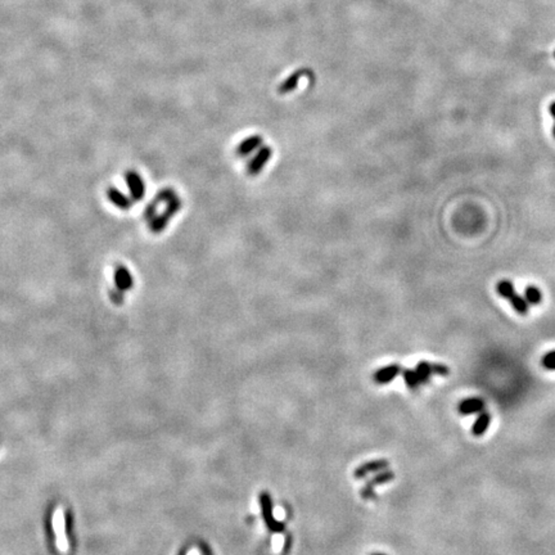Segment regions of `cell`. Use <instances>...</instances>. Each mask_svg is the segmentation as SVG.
Masks as SVG:
<instances>
[{
    "label": "cell",
    "mask_w": 555,
    "mask_h": 555,
    "mask_svg": "<svg viewBox=\"0 0 555 555\" xmlns=\"http://www.w3.org/2000/svg\"><path fill=\"white\" fill-rule=\"evenodd\" d=\"M402 376H403V381H405V383H406V386L410 388V390H416L418 386L420 385V383H419L418 377H416L415 370L405 369L402 372Z\"/></svg>",
    "instance_id": "5bb4252c"
},
{
    "label": "cell",
    "mask_w": 555,
    "mask_h": 555,
    "mask_svg": "<svg viewBox=\"0 0 555 555\" xmlns=\"http://www.w3.org/2000/svg\"><path fill=\"white\" fill-rule=\"evenodd\" d=\"M491 424V414L487 411L479 412V415L477 416L476 422L472 425V434L475 437H481L487 432L488 427Z\"/></svg>",
    "instance_id": "ba28073f"
},
{
    "label": "cell",
    "mask_w": 555,
    "mask_h": 555,
    "mask_svg": "<svg viewBox=\"0 0 555 555\" xmlns=\"http://www.w3.org/2000/svg\"><path fill=\"white\" fill-rule=\"evenodd\" d=\"M541 365H543L544 369L549 370V372H555V350L546 352L541 357Z\"/></svg>",
    "instance_id": "9a60e30c"
},
{
    "label": "cell",
    "mask_w": 555,
    "mask_h": 555,
    "mask_svg": "<svg viewBox=\"0 0 555 555\" xmlns=\"http://www.w3.org/2000/svg\"><path fill=\"white\" fill-rule=\"evenodd\" d=\"M554 56H555V54H554Z\"/></svg>",
    "instance_id": "44dd1931"
},
{
    "label": "cell",
    "mask_w": 555,
    "mask_h": 555,
    "mask_svg": "<svg viewBox=\"0 0 555 555\" xmlns=\"http://www.w3.org/2000/svg\"><path fill=\"white\" fill-rule=\"evenodd\" d=\"M509 302H510L513 310H514L515 313L521 314V315H526V314L528 313L530 304H528L527 300L524 298V296L518 295V293H514L512 297L509 298Z\"/></svg>",
    "instance_id": "9c48e42d"
},
{
    "label": "cell",
    "mask_w": 555,
    "mask_h": 555,
    "mask_svg": "<svg viewBox=\"0 0 555 555\" xmlns=\"http://www.w3.org/2000/svg\"><path fill=\"white\" fill-rule=\"evenodd\" d=\"M273 156V151L269 146L261 147L258 149V152L254 155V157L252 159V161L248 164V174L252 176H256L261 172V170L265 167V164L270 161Z\"/></svg>",
    "instance_id": "3957f363"
},
{
    "label": "cell",
    "mask_w": 555,
    "mask_h": 555,
    "mask_svg": "<svg viewBox=\"0 0 555 555\" xmlns=\"http://www.w3.org/2000/svg\"><path fill=\"white\" fill-rule=\"evenodd\" d=\"M260 506L262 518H264L266 527L274 534H279L284 531V523L280 521H276L273 515V501L270 497L269 492L260 493Z\"/></svg>",
    "instance_id": "7a4b0ae2"
},
{
    "label": "cell",
    "mask_w": 555,
    "mask_h": 555,
    "mask_svg": "<svg viewBox=\"0 0 555 555\" xmlns=\"http://www.w3.org/2000/svg\"><path fill=\"white\" fill-rule=\"evenodd\" d=\"M549 111H550V113H552V116H553V117H554V118H555V102H553V103H552V104H550V107H549Z\"/></svg>",
    "instance_id": "ac0fdd59"
},
{
    "label": "cell",
    "mask_w": 555,
    "mask_h": 555,
    "mask_svg": "<svg viewBox=\"0 0 555 555\" xmlns=\"http://www.w3.org/2000/svg\"><path fill=\"white\" fill-rule=\"evenodd\" d=\"M388 468V462L385 459L382 460H373V462H368L363 466L357 467L355 469V478H364L365 476H368L369 473H377V472L385 471Z\"/></svg>",
    "instance_id": "8992f818"
},
{
    "label": "cell",
    "mask_w": 555,
    "mask_h": 555,
    "mask_svg": "<svg viewBox=\"0 0 555 555\" xmlns=\"http://www.w3.org/2000/svg\"><path fill=\"white\" fill-rule=\"evenodd\" d=\"M361 497L365 500H373L376 499V492H374V487L370 486L369 483H366L365 487H363V490L360 491Z\"/></svg>",
    "instance_id": "e0dca14e"
},
{
    "label": "cell",
    "mask_w": 555,
    "mask_h": 555,
    "mask_svg": "<svg viewBox=\"0 0 555 555\" xmlns=\"http://www.w3.org/2000/svg\"><path fill=\"white\" fill-rule=\"evenodd\" d=\"M67 522L63 508H58L53 514V530L56 534V546L61 553L69 550V539H67Z\"/></svg>",
    "instance_id": "6da1fadb"
},
{
    "label": "cell",
    "mask_w": 555,
    "mask_h": 555,
    "mask_svg": "<svg viewBox=\"0 0 555 555\" xmlns=\"http://www.w3.org/2000/svg\"><path fill=\"white\" fill-rule=\"evenodd\" d=\"M496 291L502 298H506V300H509L515 293L514 284L510 280H500L497 283Z\"/></svg>",
    "instance_id": "7c38bea8"
},
{
    "label": "cell",
    "mask_w": 555,
    "mask_h": 555,
    "mask_svg": "<svg viewBox=\"0 0 555 555\" xmlns=\"http://www.w3.org/2000/svg\"><path fill=\"white\" fill-rule=\"evenodd\" d=\"M524 298L530 305H539L543 300V295L536 286H528L524 289Z\"/></svg>",
    "instance_id": "4fadbf2b"
},
{
    "label": "cell",
    "mask_w": 555,
    "mask_h": 555,
    "mask_svg": "<svg viewBox=\"0 0 555 555\" xmlns=\"http://www.w3.org/2000/svg\"><path fill=\"white\" fill-rule=\"evenodd\" d=\"M395 478V473L392 471H388V469H385V471H381L377 476H374V477L370 479L368 483L370 484L372 487H376V486H379V484H385V483H388L390 481H392Z\"/></svg>",
    "instance_id": "8fae6325"
},
{
    "label": "cell",
    "mask_w": 555,
    "mask_h": 555,
    "mask_svg": "<svg viewBox=\"0 0 555 555\" xmlns=\"http://www.w3.org/2000/svg\"><path fill=\"white\" fill-rule=\"evenodd\" d=\"M553 135H554V138H555V125H554V127H553Z\"/></svg>",
    "instance_id": "d6986e66"
},
{
    "label": "cell",
    "mask_w": 555,
    "mask_h": 555,
    "mask_svg": "<svg viewBox=\"0 0 555 555\" xmlns=\"http://www.w3.org/2000/svg\"><path fill=\"white\" fill-rule=\"evenodd\" d=\"M415 373L419 379V383L427 385L429 379H431V376H433L432 374L431 363H428V361H420V363H418V365L415 368Z\"/></svg>",
    "instance_id": "30bf717a"
},
{
    "label": "cell",
    "mask_w": 555,
    "mask_h": 555,
    "mask_svg": "<svg viewBox=\"0 0 555 555\" xmlns=\"http://www.w3.org/2000/svg\"><path fill=\"white\" fill-rule=\"evenodd\" d=\"M374 555H385V554H374Z\"/></svg>",
    "instance_id": "ffe728a7"
},
{
    "label": "cell",
    "mask_w": 555,
    "mask_h": 555,
    "mask_svg": "<svg viewBox=\"0 0 555 555\" xmlns=\"http://www.w3.org/2000/svg\"><path fill=\"white\" fill-rule=\"evenodd\" d=\"M432 374L440 377H447L450 374V369L445 364H431Z\"/></svg>",
    "instance_id": "2e32d148"
},
{
    "label": "cell",
    "mask_w": 555,
    "mask_h": 555,
    "mask_svg": "<svg viewBox=\"0 0 555 555\" xmlns=\"http://www.w3.org/2000/svg\"><path fill=\"white\" fill-rule=\"evenodd\" d=\"M261 146H262V137H260V135H252V137L245 138L244 140L240 142V144L237 148V153H238L239 157H247L253 151L261 148Z\"/></svg>",
    "instance_id": "52a82bcc"
},
{
    "label": "cell",
    "mask_w": 555,
    "mask_h": 555,
    "mask_svg": "<svg viewBox=\"0 0 555 555\" xmlns=\"http://www.w3.org/2000/svg\"><path fill=\"white\" fill-rule=\"evenodd\" d=\"M486 409V402L481 397H468L466 400L460 401L458 405V411L460 415H473L479 414Z\"/></svg>",
    "instance_id": "277c9868"
},
{
    "label": "cell",
    "mask_w": 555,
    "mask_h": 555,
    "mask_svg": "<svg viewBox=\"0 0 555 555\" xmlns=\"http://www.w3.org/2000/svg\"><path fill=\"white\" fill-rule=\"evenodd\" d=\"M401 373V366L397 364H392V365H387L382 369L377 370L374 374V382L377 385H387L390 382L394 381L398 374Z\"/></svg>",
    "instance_id": "5b68a950"
}]
</instances>
